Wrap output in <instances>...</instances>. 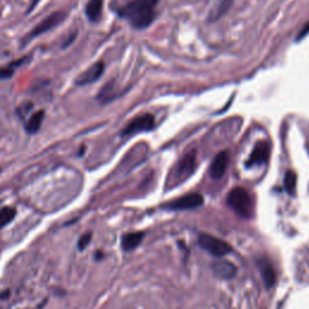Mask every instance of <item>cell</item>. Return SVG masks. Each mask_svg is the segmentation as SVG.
Instances as JSON below:
<instances>
[{"instance_id":"2","label":"cell","mask_w":309,"mask_h":309,"mask_svg":"<svg viewBox=\"0 0 309 309\" xmlns=\"http://www.w3.org/2000/svg\"><path fill=\"white\" fill-rule=\"evenodd\" d=\"M227 204L239 217L249 219L252 215L251 197L243 187H235L228 194Z\"/></svg>"},{"instance_id":"12","label":"cell","mask_w":309,"mask_h":309,"mask_svg":"<svg viewBox=\"0 0 309 309\" xmlns=\"http://www.w3.org/2000/svg\"><path fill=\"white\" fill-rule=\"evenodd\" d=\"M258 267H260L262 279H264L265 287L267 289H271L275 284V272L272 265L266 258H261L258 261Z\"/></svg>"},{"instance_id":"11","label":"cell","mask_w":309,"mask_h":309,"mask_svg":"<svg viewBox=\"0 0 309 309\" xmlns=\"http://www.w3.org/2000/svg\"><path fill=\"white\" fill-rule=\"evenodd\" d=\"M227 164H228V157L225 151H222L219 155L215 156L214 161H212V163L210 165V177L212 179H220L224 177L226 169H227Z\"/></svg>"},{"instance_id":"22","label":"cell","mask_w":309,"mask_h":309,"mask_svg":"<svg viewBox=\"0 0 309 309\" xmlns=\"http://www.w3.org/2000/svg\"><path fill=\"white\" fill-rule=\"evenodd\" d=\"M0 173H2V169H0Z\"/></svg>"},{"instance_id":"18","label":"cell","mask_w":309,"mask_h":309,"mask_svg":"<svg viewBox=\"0 0 309 309\" xmlns=\"http://www.w3.org/2000/svg\"><path fill=\"white\" fill-rule=\"evenodd\" d=\"M296 182H297L296 173H294L292 171H289L287 174H285V179H284L285 190L288 191V194L294 195L295 188H296Z\"/></svg>"},{"instance_id":"20","label":"cell","mask_w":309,"mask_h":309,"mask_svg":"<svg viewBox=\"0 0 309 309\" xmlns=\"http://www.w3.org/2000/svg\"><path fill=\"white\" fill-rule=\"evenodd\" d=\"M308 33H309V22L307 23V25H304V28L300 32V34H298V36H297V41H300L301 39H303L304 36L308 34Z\"/></svg>"},{"instance_id":"17","label":"cell","mask_w":309,"mask_h":309,"mask_svg":"<svg viewBox=\"0 0 309 309\" xmlns=\"http://www.w3.org/2000/svg\"><path fill=\"white\" fill-rule=\"evenodd\" d=\"M16 217V209L12 207H4L0 209V228L8 226Z\"/></svg>"},{"instance_id":"8","label":"cell","mask_w":309,"mask_h":309,"mask_svg":"<svg viewBox=\"0 0 309 309\" xmlns=\"http://www.w3.org/2000/svg\"><path fill=\"white\" fill-rule=\"evenodd\" d=\"M270 156V145L267 141H260L255 145L254 150H252L250 157L247 165L251 167V165H260L264 164L266 161L268 159Z\"/></svg>"},{"instance_id":"3","label":"cell","mask_w":309,"mask_h":309,"mask_svg":"<svg viewBox=\"0 0 309 309\" xmlns=\"http://www.w3.org/2000/svg\"><path fill=\"white\" fill-rule=\"evenodd\" d=\"M65 17H66L65 12L63 11H56L51 13V15H49L47 17H45L41 22H39L38 25H36L34 28H33L32 31L22 39V42H21L22 46H26L27 44H29L32 40L38 38V36L45 34V33L52 31V29H55L56 27H58L63 21H64Z\"/></svg>"},{"instance_id":"16","label":"cell","mask_w":309,"mask_h":309,"mask_svg":"<svg viewBox=\"0 0 309 309\" xmlns=\"http://www.w3.org/2000/svg\"><path fill=\"white\" fill-rule=\"evenodd\" d=\"M28 59H29L28 56H26V57L12 61L11 63H9L8 65L2 66V68H0V80H8L10 78H12V75L15 74L16 68L25 64L26 62H28Z\"/></svg>"},{"instance_id":"21","label":"cell","mask_w":309,"mask_h":309,"mask_svg":"<svg viewBox=\"0 0 309 309\" xmlns=\"http://www.w3.org/2000/svg\"><path fill=\"white\" fill-rule=\"evenodd\" d=\"M39 2L40 0H32L31 2V5H29V8H28V11H27V13H29V12H32L33 10H34L35 8H36V5L39 4Z\"/></svg>"},{"instance_id":"4","label":"cell","mask_w":309,"mask_h":309,"mask_svg":"<svg viewBox=\"0 0 309 309\" xmlns=\"http://www.w3.org/2000/svg\"><path fill=\"white\" fill-rule=\"evenodd\" d=\"M198 244L203 250L217 257L226 256V255H228L232 251L230 244H227L225 241H222V239L217 238L210 234L199 235Z\"/></svg>"},{"instance_id":"7","label":"cell","mask_w":309,"mask_h":309,"mask_svg":"<svg viewBox=\"0 0 309 309\" xmlns=\"http://www.w3.org/2000/svg\"><path fill=\"white\" fill-rule=\"evenodd\" d=\"M104 64L102 62L94 63V64L89 66L88 69H86L84 73H81L78 78L75 80V84L78 86H85V85H91L93 82H96L97 80L101 79V76L104 73Z\"/></svg>"},{"instance_id":"19","label":"cell","mask_w":309,"mask_h":309,"mask_svg":"<svg viewBox=\"0 0 309 309\" xmlns=\"http://www.w3.org/2000/svg\"><path fill=\"white\" fill-rule=\"evenodd\" d=\"M91 239H92V233H91V232H86L85 234H82L81 237H80L79 242H78L79 250L80 251L85 250V249L88 247V244H89V242H91Z\"/></svg>"},{"instance_id":"1","label":"cell","mask_w":309,"mask_h":309,"mask_svg":"<svg viewBox=\"0 0 309 309\" xmlns=\"http://www.w3.org/2000/svg\"><path fill=\"white\" fill-rule=\"evenodd\" d=\"M158 0H132L118 11L133 28L144 29L154 22Z\"/></svg>"},{"instance_id":"5","label":"cell","mask_w":309,"mask_h":309,"mask_svg":"<svg viewBox=\"0 0 309 309\" xmlns=\"http://www.w3.org/2000/svg\"><path fill=\"white\" fill-rule=\"evenodd\" d=\"M155 127V117L151 114H144L138 116V117L133 118L126 127L122 129L121 134L124 137H128V135L137 134L139 132H146L151 131Z\"/></svg>"},{"instance_id":"13","label":"cell","mask_w":309,"mask_h":309,"mask_svg":"<svg viewBox=\"0 0 309 309\" xmlns=\"http://www.w3.org/2000/svg\"><path fill=\"white\" fill-rule=\"evenodd\" d=\"M145 237L144 232H132V233L125 234L121 239L122 249L125 251H132L141 244L142 239Z\"/></svg>"},{"instance_id":"14","label":"cell","mask_w":309,"mask_h":309,"mask_svg":"<svg viewBox=\"0 0 309 309\" xmlns=\"http://www.w3.org/2000/svg\"><path fill=\"white\" fill-rule=\"evenodd\" d=\"M103 0H88L85 8L86 17L89 22H98L102 17Z\"/></svg>"},{"instance_id":"15","label":"cell","mask_w":309,"mask_h":309,"mask_svg":"<svg viewBox=\"0 0 309 309\" xmlns=\"http://www.w3.org/2000/svg\"><path fill=\"white\" fill-rule=\"evenodd\" d=\"M45 112L44 110L35 111L34 114L29 116V118L26 122V132L28 134H36L41 128L42 121H44Z\"/></svg>"},{"instance_id":"10","label":"cell","mask_w":309,"mask_h":309,"mask_svg":"<svg viewBox=\"0 0 309 309\" xmlns=\"http://www.w3.org/2000/svg\"><path fill=\"white\" fill-rule=\"evenodd\" d=\"M211 268L217 277L221 279H226V280H227V279L234 278L235 274H237V268H235V266L232 264V262L226 260L215 261L214 264H212Z\"/></svg>"},{"instance_id":"6","label":"cell","mask_w":309,"mask_h":309,"mask_svg":"<svg viewBox=\"0 0 309 309\" xmlns=\"http://www.w3.org/2000/svg\"><path fill=\"white\" fill-rule=\"evenodd\" d=\"M204 203L203 196L199 194H188L182 196V197L174 199L171 203L165 204V208L171 210H190L201 207Z\"/></svg>"},{"instance_id":"9","label":"cell","mask_w":309,"mask_h":309,"mask_svg":"<svg viewBox=\"0 0 309 309\" xmlns=\"http://www.w3.org/2000/svg\"><path fill=\"white\" fill-rule=\"evenodd\" d=\"M195 167H196V152L192 151V152H188V154H186L184 157L181 158V161L179 162L175 177L184 180V179L190 177L192 172L195 171Z\"/></svg>"}]
</instances>
